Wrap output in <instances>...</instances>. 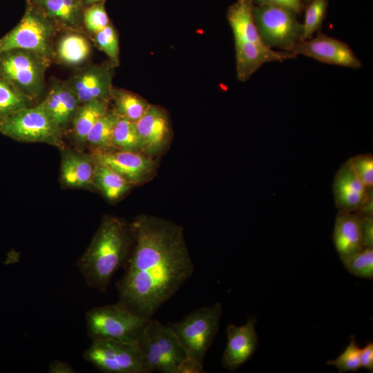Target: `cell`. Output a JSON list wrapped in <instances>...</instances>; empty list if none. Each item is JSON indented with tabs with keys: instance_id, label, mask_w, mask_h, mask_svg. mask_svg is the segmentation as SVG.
<instances>
[{
	"instance_id": "1",
	"label": "cell",
	"mask_w": 373,
	"mask_h": 373,
	"mask_svg": "<svg viewBox=\"0 0 373 373\" xmlns=\"http://www.w3.org/2000/svg\"><path fill=\"white\" fill-rule=\"evenodd\" d=\"M131 228L134 242L117 283L118 303L150 319L191 277L194 264L181 226L142 215Z\"/></svg>"
},
{
	"instance_id": "2",
	"label": "cell",
	"mask_w": 373,
	"mask_h": 373,
	"mask_svg": "<svg viewBox=\"0 0 373 373\" xmlns=\"http://www.w3.org/2000/svg\"><path fill=\"white\" fill-rule=\"evenodd\" d=\"M134 242L131 224L105 217L76 265L86 285L106 293L115 273L126 266Z\"/></svg>"
},
{
	"instance_id": "3",
	"label": "cell",
	"mask_w": 373,
	"mask_h": 373,
	"mask_svg": "<svg viewBox=\"0 0 373 373\" xmlns=\"http://www.w3.org/2000/svg\"><path fill=\"white\" fill-rule=\"evenodd\" d=\"M222 314V307L218 302L198 308L170 325L188 361L203 373L204 358L218 332Z\"/></svg>"
},
{
	"instance_id": "4",
	"label": "cell",
	"mask_w": 373,
	"mask_h": 373,
	"mask_svg": "<svg viewBox=\"0 0 373 373\" xmlns=\"http://www.w3.org/2000/svg\"><path fill=\"white\" fill-rule=\"evenodd\" d=\"M150 319L134 314L118 302L92 308L86 314L91 340L111 339L135 344H139Z\"/></svg>"
},
{
	"instance_id": "5",
	"label": "cell",
	"mask_w": 373,
	"mask_h": 373,
	"mask_svg": "<svg viewBox=\"0 0 373 373\" xmlns=\"http://www.w3.org/2000/svg\"><path fill=\"white\" fill-rule=\"evenodd\" d=\"M59 28L27 0L24 14L10 31L0 39V53L12 49L35 52L52 61Z\"/></svg>"
},
{
	"instance_id": "6",
	"label": "cell",
	"mask_w": 373,
	"mask_h": 373,
	"mask_svg": "<svg viewBox=\"0 0 373 373\" xmlns=\"http://www.w3.org/2000/svg\"><path fill=\"white\" fill-rule=\"evenodd\" d=\"M50 63L32 51L9 50L0 53V77L34 101L45 89V75Z\"/></svg>"
},
{
	"instance_id": "7",
	"label": "cell",
	"mask_w": 373,
	"mask_h": 373,
	"mask_svg": "<svg viewBox=\"0 0 373 373\" xmlns=\"http://www.w3.org/2000/svg\"><path fill=\"white\" fill-rule=\"evenodd\" d=\"M138 345L151 372L180 373L187 360L186 354L171 326L153 318Z\"/></svg>"
},
{
	"instance_id": "8",
	"label": "cell",
	"mask_w": 373,
	"mask_h": 373,
	"mask_svg": "<svg viewBox=\"0 0 373 373\" xmlns=\"http://www.w3.org/2000/svg\"><path fill=\"white\" fill-rule=\"evenodd\" d=\"M253 15L260 37L268 48L291 52L301 41L302 23L291 10L272 5H254Z\"/></svg>"
},
{
	"instance_id": "9",
	"label": "cell",
	"mask_w": 373,
	"mask_h": 373,
	"mask_svg": "<svg viewBox=\"0 0 373 373\" xmlns=\"http://www.w3.org/2000/svg\"><path fill=\"white\" fill-rule=\"evenodd\" d=\"M84 358L105 373H151L138 344L111 339H93Z\"/></svg>"
},
{
	"instance_id": "10",
	"label": "cell",
	"mask_w": 373,
	"mask_h": 373,
	"mask_svg": "<svg viewBox=\"0 0 373 373\" xmlns=\"http://www.w3.org/2000/svg\"><path fill=\"white\" fill-rule=\"evenodd\" d=\"M61 132L40 104L21 109L0 122V133L21 142L61 146Z\"/></svg>"
},
{
	"instance_id": "11",
	"label": "cell",
	"mask_w": 373,
	"mask_h": 373,
	"mask_svg": "<svg viewBox=\"0 0 373 373\" xmlns=\"http://www.w3.org/2000/svg\"><path fill=\"white\" fill-rule=\"evenodd\" d=\"M115 67L110 61L88 65L65 80L79 105L94 100H111Z\"/></svg>"
},
{
	"instance_id": "12",
	"label": "cell",
	"mask_w": 373,
	"mask_h": 373,
	"mask_svg": "<svg viewBox=\"0 0 373 373\" xmlns=\"http://www.w3.org/2000/svg\"><path fill=\"white\" fill-rule=\"evenodd\" d=\"M290 52L328 64L352 69L362 67L361 61L346 43L321 32L314 37L298 42Z\"/></svg>"
},
{
	"instance_id": "13",
	"label": "cell",
	"mask_w": 373,
	"mask_h": 373,
	"mask_svg": "<svg viewBox=\"0 0 373 373\" xmlns=\"http://www.w3.org/2000/svg\"><path fill=\"white\" fill-rule=\"evenodd\" d=\"M256 318L251 317L245 325L230 323L227 328V341L221 363L227 370L235 372L255 354L258 345Z\"/></svg>"
},
{
	"instance_id": "14",
	"label": "cell",
	"mask_w": 373,
	"mask_h": 373,
	"mask_svg": "<svg viewBox=\"0 0 373 373\" xmlns=\"http://www.w3.org/2000/svg\"><path fill=\"white\" fill-rule=\"evenodd\" d=\"M234 41L236 77L240 82L247 81L265 63L283 62L296 57L292 52L276 51L264 44L240 39H234Z\"/></svg>"
},
{
	"instance_id": "15",
	"label": "cell",
	"mask_w": 373,
	"mask_h": 373,
	"mask_svg": "<svg viewBox=\"0 0 373 373\" xmlns=\"http://www.w3.org/2000/svg\"><path fill=\"white\" fill-rule=\"evenodd\" d=\"M93 158L96 163L110 167L131 184L144 181L153 171V161L134 151H99L94 154Z\"/></svg>"
},
{
	"instance_id": "16",
	"label": "cell",
	"mask_w": 373,
	"mask_h": 373,
	"mask_svg": "<svg viewBox=\"0 0 373 373\" xmlns=\"http://www.w3.org/2000/svg\"><path fill=\"white\" fill-rule=\"evenodd\" d=\"M332 191L336 208L348 212L358 211L372 192L359 179L348 160L336 173Z\"/></svg>"
},
{
	"instance_id": "17",
	"label": "cell",
	"mask_w": 373,
	"mask_h": 373,
	"mask_svg": "<svg viewBox=\"0 0 373 373\" xmlns=\"http://www.w3.org/2000/svg\"><path fill=\"white\" fill-rule=\"evenodd\" d=\"M141 142V150L148 155L160 151L168 142L170 124L164 109L150 104L144 114L135 122Z\"/></svg>"
},
{
	"instance_id": "18",
	"label": "cell",
	"mask_w": 373,
	"mask_h": 373,
	"mask_svg": "<svg viewBox=\"0 0 373 373\" xmlns=\"http://www.w3.org/2000/svg\"><path fill=\"white\" fill-rule=\"evenodd\" d=\"M332 240L341 260L363 249L362 217L356 212L338 211L335 219Z\"/></svg>"
},
{
	"instance_id": "19",
	"label": "cell",
	"mask_w": 373,
	"mask_h": 373,
	"mask_svg": "<svg viewBox=\"0 0 373 373\" xmlns=\"http://www.w3.org/2000/svg\"><path fill=\"white\" fill-rule=\"evenodd\" d=\"M40 104L61 131L72 123L79 106L66 81L57 79L52 82L48 93Z\"/></svg>"
},
{
	"instance_id": "20",
	"label": "cell",
	"mask_w": 373,
	"mask_h": 373,
	"mask_svg": "<svg viewBox=\"0 0 373 373\" xmlns=\"http://www.w3.org/2000/svg\"><path fill=\"white\" fill-rule=\"evenodd\" d=\"M59 29L79 31L83 28L84 7L79 0H28Z\"/></svg>"
},
{
	"instance_id": "21",
	"label": "cell",
	"mask_w": 373,
	"mask_h": 373,
	"mask_svg": "<svg viewBox=\"0 0 373 373\" xmlns=\"http://www.w3.org/2000/svg\"><path fill=\"white\" fill-rule=\"evenodd\" d=\"M91 53L88 39L78 31H67L55 42L54 58L70 66L86 62Z\"/></svg>"
},
{
	"instance_id": "22",
	"label": "cell",
	"mask_w": 373,
	"mask_h": 373,
	"mask_svg": "<svg viewBox=\"0 0 373 373\" xmlns=\"http://www.w3.org/2000/svg\"><path fill=\"white\" fill-rule=\"evenodd\" d=\"M253 6L252 0H237L229 7L227 18L234 39L264 44L256 26Z\"/></svg>"
},
{
	"instance_id": "23",
	"label": "cell",
	"mask_w": 373,
	"mask_h": 373,
	"mask_svg": "<svg viewBox=\"0 0 373 373\" xmlns=\"http://www.w3.org/2000/svg\"><path fill=\"white\" fill-rule=\"evenodd\" d=\"M95 162L93 157L68 153L63 158L61 176L63 182L70 187H81L93 182Z\"/></svg>"
},
{
	"instance_id": "24",
	"label": "cell",
	"mask_w": 373,
	"mask_h": 373,
	"mask_svg": "<svg viewBox=\"0 0 373 373\" xmlns=\"http://www.w3.org/2000/svg\"><path fill=\"white\" fill-rule=\"evenodd\" d=\"M110 99L94 100L80 104L72 121L73 132L79 142H85L87 135L108 110Z\"/></svg>"
},
{
	"instance_id": "25",
	"label": "cell",
	"mask_w": 373,
	"mask_h": 373,
	"mask_svg": "<svg viewBox=\"0 0 373 373\" xmlns=\"http://www.w3.org/2000/svg\"><path fill=\"white\" fill-rule=\"evenodd\" d=\"M93 182L109 200L122 197L132 184L110 167L96 162Z\"/></svg>"
},
{
	"instance_id": "26",
	"label": "cell",
	"mask_w": 373,
	"mask_h": 373,
	"mask_svg": "<svg viewBox=\"0 0 373 373\" xmlns=\"http://www.w3.org/2000/svg\"><path fill=\"white\" fill-rule=\"evenodd\" d=\"M115 112L136 122L146 111L150 104L143 97L131 91L113 88L111 95Z\"/></svg>"
},
{
	"instance_id": "27",
	"label": "cell",
	"mask_w": 373,
	"mask_h": 373,
	"mask_svg": "<svg viewBox=\"0 0 373 373\" xmlns=\"http://www.w3.org/2000/svg\"><path fill=\"white\" fill-rule=\"evenodd\" d=\"M117 117L113 109L108 110L94 124L87 135L86 142L99 151L113 146V132Z\"/></svg>"
},
{
	"instance_id": "28",
	"label": "cell",
	"mask_w": 373,
	"mask_h": 373,
	"mask_svg": "<svg viewBox=\"0 0 373 373\" xmlns=\"http://www.w3.org/2000/svg\"><path fill=\"white\" fill-rule=\"evenodd\" d=\"M112 145L121 151L137 152L141 150L135 122L118 115L113 128Z\"/></svg>"
},
{
	"instance_id": "29",
	"label": "cell",
	"mask_w": 373,
	"mask_h": 373,
	"mask_svg": "<svg viewBox=\"0 0 373 373\" xmlns=\"http://www.w3.org/2000/svg\"><path fill=\"white\" fill-rule=\"evenodd\" d=\"M32 102L0 77V122L21 109L31 106Z\"/></svg>"
},
{
	"instance_id": "30",
	"label": "cell",
	"mask_w": 373,
	"mask_h": 373,
	"mask_svg": "<svg viewBox=\"0 0 373 373\" xmlns=\"http://www.w3.org/2000/svg\"><path fill=\"white\" fill-rule=\"evenodd\" d=\"M329 0H312L305 6L302 23V40L313 37L318 31L327 15Z\"/></svg>"
},
{
	"instance_id": "31",
	"label": "cell",
	"mask_w": 373,
	"mask_h": 373,
	"mask_svg": "<svg viewBox=\"0 0 373 373\" xmlns=\"http://www.w3.org/2000/svg\"><path fill=\"white\" fill-rule=\"evenodd\" d=\"M341 261L352 275L368 280L373 279V248L365 247Z\"/></svg>"
},
{
	"instance_id": "32",
	"label": "cell",
	"mask_w": 373,
	"mask_h": 373,
	"mask_svg": "<svg viewBox=\"0 0 373 373\" xmlns=\"http://www.w3.org/2000/svg\"><path fill=\"white\" fill-rule=\"evenodd\" d=\"M96 46L103 51L109 61L115 67L119 64V46L117 32L110 23L104 29L92 35Z\"/></svg>"
},
{
	"instance_id": "33",
	"label": "cell",
	"mask_w": 373,
	"mask_h": 373,
	"mask_svg": "<svg viewBox=\"0 0 373 373\" xmlns=\"http://www.w3.org/2000/svg\"><path fill=\"white\" fill-rule=\"evenodd\" d=\"M105 0L84 8L82 17L83 28L91 36L109 25Z\"/></svg>"
},
{
	"instance_id": "34",
	"label": "cell",
	"mask_w": 373,
	"mask_h": 373,
	"mask_svg": "<svg viewBox=\"0 0 373 373\" xmlns=\"http://www.w3.org/2000/svg\"><path fill=\"white\" fill-rule=\"evenodd\" d=\"M360 351L354 336L352 335L350 344L344 351L336 358L328 360L326 364L336 367L340 373L356 372L361 368Z\"/></svg>"
},
{
	"instance_id": "35",
	"label": "cell",
	"mask_w": 373,
	"mask_h": 373,
	"mask_svg": "<svg viewBox=\"0 0 373 373\" xmlns=\"http://www.w3.org/2000/svg\"><path fill=\"white\" fill-rule=\"evenodd\" d=\"M356 174L367 189L373 187V155L363 153L348 159Z\"/></svg>"
},
{
	"instance_id": "36",
	"label": "cell",
	"mask_w": 373,
	"mask_h": 373,
	"mask_svg": "<svg viewBox=\"0 0 373 373\" xmlns=\"http://www.w3.org/2000/svg\"><path fill=\"white\" fill-rule=\"evenodd\" d=\"M254 5H272L287 8L300 15L304 10L303 0H252Z\"/></svg>"
},
{
	"instance_id": "37",
	"label": "cell",
	"mask_w": 373,
	"mask_h": 373,
	"mask_svg": "<svg viewBox=\"0 0 373 373\" xmlns=\"http://www.w3.org/2000/svg\"><path fill=\"white\" fill-rule=\"evenodd\" d=\"M361 217L363 247L373 248V216Z\"/></svg>"
},
{
	"instance_id": "38",
	"label": "cell",
	"mask_w": 373,
	"mask_h": 373,
	"mask_svg": "<svg viewBox=\"0 0 373 373\" xmlns=\"http://www.w3.org/2000/svg\"><path fill=\"white\" fill-rule=\"evenodd\" d=\"M361 367H363L370 372H373V343L369 342L360 351Z\"/></svg>"
},
{
	"instance_id": "39",
	"label": "cell",
	"mask_w": 373,
	"mask_h": 373,
	"mask_svg": "<svg viewBox=\"0 0 373 373\" xmlns=\"http://www.w3.org/2000/svg\"><path fill=\"white\" fill-rule=\"evenodd\" d=\"M49 373H75L76 371L66 361L55 360L52 362L49 367Z\"/></svg>"
},
{
	"instance_id": "40",
	"label": "cell",
	"mask_w": 373,
	"mask_h": 373,
	"mask_svg": "<svg viewBox=\"0 0 373 373\" xmlns=\"http://www.w3.org/2000/svg\"><path fill=\"white\" fill-rule=\"evenodd\" d=\"M102 1L104 0H79L80 3L84 8Z\"/></svg>"
},
{
	"instance_id": "41",
	"label": "cell",
	"mask_w": 373,
	"mask_h": 373,
	"mask_svg": "<svg viewBox=\"0 0 373 373\" xmlns=\"http://www.w3.org/2000/svg\"><path fill=\"white\" fill-rule=\"evenodd\" d=\"M310 1H312V0H303V3H304L305 6L307 3H308Z\"/></svg>"
}]
</instances>
